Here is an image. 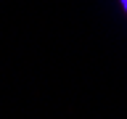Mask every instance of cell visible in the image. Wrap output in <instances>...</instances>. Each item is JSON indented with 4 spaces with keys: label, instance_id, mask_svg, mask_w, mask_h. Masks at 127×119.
Listing matches in <instances>:
<instances>
[{
    "label": "cell",
    "instance_id": "6da1fadb",
    "mask_svg": "<svg viewBox=\"0 0 127 119\" xmlns=\"http://www.w3.org/2000/svg\"><path fill=\"white\" fill-rule=\"evenodd\" d=\"M117 5H119V11L127 16V0H117Z\"/></svg>",
    "mask_w": 127,
    "mask_h": 119
}]
</instances>
